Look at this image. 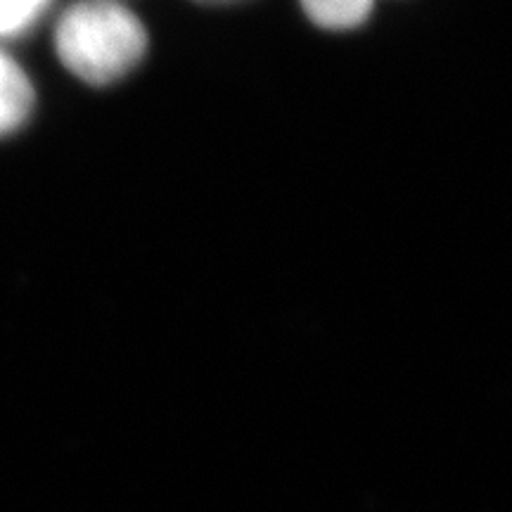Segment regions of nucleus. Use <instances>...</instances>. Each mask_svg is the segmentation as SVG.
<instances>
[{
    "mask_svg": "<svg viewBox=\"0 0 512 512\" xmlns=\"http://www.w3.org/2000/svg\"><path fill=\"white\" fill-rule=\"evenodd\" d=\"M55 53L67 72L91 86H110L138 67L147 31L117 0H79L55 24Z\"/></svg>",
    "mask_w": 512,
    "mask_h": 512,
    "instance_id": "nucleus-1",
    "label": "nucleus"
},
{
    "mask_svg": "<svg viewBox=\"0 0 512 512\" xmlns=\"http://www.w3.org/2000/svg\"><path fill=\"white\" fill-rule=\"evenodd\" d=\"M34 100V86L24 69L0 50V136H8L27 124L34 112Z\"/></svg>",
    "mask_w": 512,
    "mask_h": 512,
    "instance_id": "nucleus-2",
    "label": "nucleus"
},
{
    "mask_svg": "<svg viewBox=\"0 0 512 512\" xmlns=\"http://www.w3.org/2000/svg\"><path fill=\"white\" fill-rule=\"evenodd\" d=\"M313 24L330 31L361 27L373 12L375 0H299Z\"/></svg>",
    "mask_w": 512,
    "mask_h": 512,
    "instance_id": "nucleus-3",
    "label": "nucleus"
},
{
    "mask_svg": "<svg viewBox=\"0 0 512 512\" xmlns=\"http://www.w3.org/2000/svg\"><path fill=\"white\" fill-rule=\"evenodd\" d=\"M53 0H0V38L29 31Z\"/></svg>",
    "mask_w": 512,
    "mask_h": 512,
    "instance_id": "nucleus-4",
    "label": "nucleus"
},
{
    "mask_svg": "<svg viewBox=\"0 0 512 512\" xmlns=\"http://www.w3.org/2000/svg\"><path fill=\"white\" fill-rule=\"evenodd\" d=\"M202 3H238V0H202Z\"/></svg>",
    "mask_w": 512,
    "mask_h": 512,
    "instance_id": "nucleus-5",
    "label": "nucleus"
}]
</instances>
